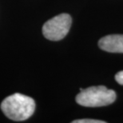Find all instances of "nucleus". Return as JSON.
<instances>
[{
	"mask_svg": "<svg viewBox=\"0 0 123 123\" xmlns=\"http://www.w3.org/2000/svg\"><path fill=\"white\" fill-rule=\"evenodd\" d=\"M102 50L110 53H123V34H110L102 37L98 41Z\"/></svg>",
	"mask_w": 123,
	"mask_h": 123,
	"instance_id": "4",
	"label": "nucleus"
},
{
	"mask_svg": "<svg viewBox=\"0 0 123 123\" xmlns=\"http://www.w3.org/2000/svg\"><path fill=\"white\" fill-rule=\"evenodd\" d=\"M116 93L114 90L107 89L103 86H90L76 96V102L85 107L106 106L116 100Z\"/></svg>",
	"mask_w": 123,
	"mask_h": 123,
	"instance_id": "2",
	"label": "nucleus"
},
{
	"mask_svg": "<svg viewBox=\"0 0 123 123\" xmlns=\"http://www.w3.org/2000/svg\"><path fill=\"white\" fill-rule=\"evenodd\" d=\"M115 80H116L117 83H119L120 85L123 86V70L116 74V75H115Z\"/></svg>",
	"mask_w": 123,
	"mask_h": 123,
	"instance_id": "6",
	"label": "nucleus"
},
{
	"mask_svg": "<svg viewBox=\"0 0 123 123\" xmlns=\"http://www.w3.org/2000/svg\"><path fill=\"white\" fill-rule=\"evenodd\" d=\"M72 123H105V122L96 119H78L73 121Z\"/></svg>",
	"mask_w": 123,
	"mask_h": 123,
	"instance_id": "5",
	"label": "nucleus"
},
{
	"mask_svg": "<svg viewBox=\"0 0 123 123\" xmlns=\"http://www.w3.org/2000/svg\"><path fill=\"white\" fill-rule=\"evenodd\" d=\"M72 18L68 14H61L46 22L43 26V34L51 41H59L64 38L70 29Z\"/></svg>",
	"mask_w": 123,
	"mask_h": 123,
	"instance_id": "3",
	"label": "nucleus"
},
{
	"mask_svg": "<svg viewBox=\"0 0 123 123\" xmlns=\"http://www.w3.org/2000/svg\"><path fill=\"white\" fill-rule=\"evenodd\" d=\"M1 110L8 118L13 121H24L33 115L35 102L32 98L16 93L2 101Z\"/></svg>",
	"mask_w": 123,
	"mask_h": 123,
	"instance_id": "1",
	"label": "nucleus"
}]
</instances>
